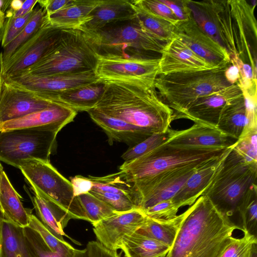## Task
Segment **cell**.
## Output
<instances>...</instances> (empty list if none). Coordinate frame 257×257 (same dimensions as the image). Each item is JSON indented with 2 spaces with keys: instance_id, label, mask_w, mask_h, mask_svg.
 Instances as JSON below:
<instances>
[{
  "instance_id": "816d5d0a",
  "label": "cell",
  "mask_w": 257,
  "mask_h": 257,
  "mask_svg": "<svg viewBox=\"0 0 257 257\" xmlns=\"http://www.w3.org/2000/svg\"><path fill=\"white\" fill-rule=\"evenodd\" d=\"M85 248L89 257H120L116 250L106 248L97 241H89Z\"/></svg>"
},
{
  "instance_id": "9f6ffc18",
  "label": "cell",
  "mask_w": 257,
  "mask_h": 257,
  "mask_svg": "<svg viewBox=\"0 0 257 257\" xmlns=\"http://www.w3.org/2000/svg\"><path fill=\"white\" fill-rule=\"evenodd\" d=\"M11 1L0 0V12L6 13L8 10Z\"/></svg>"
},
{
  "instance_id": "f35d334b",
  "label": "cell",
  "mask_w": 257,
  "mask_h": 257,
  "mask_svg": "<svg viewBox=\"0 0 257 257\" xmlns=\"http://www.w3.org/2000/svg\"><path fill=\"white\" fill-rule=\"evenodd\" d=\"M29 226L36 231L48 246L54 252L70 254H74L76 249L66 242L64 238L57 236L51 232L33 214L30 213Z\"/></svg>"
},
{
  "instance_id": "6da1fadb",
  "label": "cell",
  "mask_w": 257,
  "mask_h": 257,
  "mask_svg": "<svg viewBox=\"0 0 257 257\" xmlns=\"http://www.w3.org/2000/svg\"><path fill=\"white\" fill-rule=\"evenodd\" d=\"M105 82L104 91L94 108L151 135L170 128L173 111L159 97L154 85L132 80Z\"/></svg>"
},
{
  "instance_id": "7402d4cb",
  "label": "cell",
  "mask_w": 257,
  "mask_h": 257,
  "mask_svg": "<svg viewBox=\"0 0 257 257\" xmlns=\"http://www.w3.org/2000/svg\"><path fill=\"white\" fill-rule=\"evenodd\" d=\"M232 148L218 159L197 169L187 179L172 199L179 208L192 205L203 194Z\"/></svg>"
},
{
  "instance_id": "d6a6232c",
  "label": "cell",
  "mask_w": 257,
  "mask_h": 257,
  "mask_svg": "<svg viewBox=\"0 0 257 257\" xmlns=\"http://www.w3.org/2000/svg\"><path fill=\"white\" fill-rule=\"evenodd\" d=\"M139 25L159 39L167 43L176 36V26L150 13L132 1Z\"/></svg>"
},
{
  "instance_id": "003e7915",
  "label": "cell",
  "mask_w": 257,
  "mask_h": 257,
  "mask_svg": "<svg viewBox=\"0 0 257 257\" xmlns=\"http://www.w3.org/2000/svg\"><path fill=\"white\" fill-rule=\"evenodd\" d=\"M164 256H163V257H164Z\"/></svg>"
},
{
  "instance_id": "1f68e13d",
  "label": "cell",
  "mask_w": 257,
  "mask_h": 257,
  "mask_svg": "<svg viewBox=\"0 0 257 257\" xmlns=\"http://www.w3.org/2000/svg\"><path fill=\"white\" fill-rule=\"evenodd\" d=\"M246 124L245 106L242 95L225 106L220 115L217 128L238 140Z\"/></svg>"
},
{
  "instance_id": "f5cc1de1",
  "label": "cell",
  "mask_w": 257,
  "mask_h": 257,
  "mask_svg": "<svg viewBox=\"0 0 257 257\" xmlns=\"http://www.w3.org/2000/svg\"><path fill=\"white\" fill-rule=\"evenodd\" d=\"M70 182L74 195L76 197L80 194L89 192L93 187V183L88 177L80 175L72 177Z\"/></svg>"
},
{
  "instance_id": "bcb514c9",
  "label": "cell",
  "mask_w": 257,
  "mask_h": 257,
  "mask_svg": "<svg viewBox=\"0 0 257 257\" xmlns=\"http://www.w3.org/2000/svg\"><path fill=\"white\" fill-rule=\"evenodd\" d=\"M230 63L236 65L239 70V78L237 83L241 90H249L256 88V78L249 64L245 63L238 55L230 56Z\"/></svg>"
},
{
  "instance_id": "f546056e",
  "label": "cell",
  "mask_w": 257,
  "mask_h": 257,
  "mask_svg": "<svg viewBox=\"0 0 257 257\" xmlns=\"http://www.w3.org/2000/svg\"><path fill=\"white\" fill-rule=\"evenodd\" d=\"M120 249L125 257H163L170 247L137 231L123 238Z\"/></svg>"
},
{
  "instance_id": "484cf974",
  "label": "cell",
  "mask_w": 257,
  "mask_h": 257,
  "mask_svg": "<svg viewBox=\"0 0 257 257\" xmlns=\"http://www.w3.org/2000/svg\"><path fill=\"white\" fill-rule=\"evenodd\" d=\"M0 207L4 218L23 228L29 226L32 211L24 208L4 170L0 179Z\"/></svg>"
},
{
  "instance_id": "e7e4bbea",
  "label": "cell",
  "mask_w": 257,
  "mask_h": 257,
  "mask_svg": "<svg viewBox=\"0 0 257 257\" xmlns=\"http://www.w3.org/2000/svg\"><path fill=\"white\" fill-rule=\"evenodd\" d=\"M2 28H0V42H1V35H2Z\"/></svg>"
},
{
  "instance_id": "2e32d148",
  "label": "cell",
  "mask_w": 257,
  "mask_h": 257,
  "mask_svg": "<svg viewBox=\"0 0 257 257\" xmlns=\"http://www.w3.org/2000/svg\"><path fill=\"white\" fill-rule=\"evenodd\" d=\"M242 95L237 83L231 85L198 98L176 119H188L195 123L217 128L220 115L225 106Z\"/></svg>"
},
{
  "instance_id": "9c48e42d",
  "label": "cell",
  "mask_w": 257,
  "mask_h": 257,
  "mask_svg": "<svg viewBox=\"0 0 257 257\" xmlns=\"http://www.w3.org/2000/svg\"><path fill=\"white\" fill-rule=\"evenodd\" d=\"M89 34L98 54L125 58L127 51H130V57L150 58L146 54H161L168 43L142 28L136 19L127 24L103 29Z\"/></svg>"
},
{
  "instance_id": "ac0fdd59",
  "label": "cell",
  "mask_w": 257,
  "mask_h": 257,
  "mask_svg": "<svg viewBox=\"0 0 257 257\" xmlns=\"http://www.w3.org/2000/svg\"><path fill=\"white\" fill-rule=\"evenodd\" d=\"M218 69L196 54L176 36L161 53L159 75Z\"/></svg>"
},
{
  "instance_id": "e0dca14e",
  "label": "cell",
  "mask_w": 257,
  "mask_h": 257,
  "mask_svg": "<svg viewBox=\"0 0 257 257\" xmlns=\"http://www.w3.org/2000/svg\"><path fill=\"white\" fill-rule=\"evenodd\" d=\"M230 10L235 25L239 41L240 58L247 56L253 73L256 78V22L254 15L256 6L244 0L229 1Z\"/></svg>"
},
{
  "instance_id": "be15d7a7",
  "label": "cell",
  "mask_w": 257,
  "mask_h": 257,
  "mask_svg": "<svg viewBox=\"0 0 257 257\" xmlns=\"http://www.w3.org/2000/svg\"><path fill=\"white\" fill-rule=\"evenodd\" d=\"M4 170L3 169V167L2 165V164L0 163V179H1V174H2V171Z\"/></svg>"
},
{
  "instance_id": "7a4b0ae2",
  "label": "cell",
  "mask_w": 257,
  "mask_h": 257,
  "mask_svg": "<svg viewBox=\"0 0 257 257\" xmlns=\"http://www.w3.org/2000/svg\"><path fill=\"white\" fill-rule=\"evenodd\" d=\"M176 239L164 257H220L241 228L202 195L188 209Z\"/></svg>"
},
{
  "instance_id": "6125c7cd",
  "label": "cell",
  "mask_w": 257,
  "mask_h": 257,
  "mask_svg": "<svg viewBox=\"0 0 257 257\" xmlns=\"http://www.w3.org/2000/svg\"><path fill=\"white\" fill-rule=\"evenodd\" d=\"M3 216L2 212L0 213V219ZM0 257H1V234H0Z\"/></svg>"
},
{
  "instance_id": "8fae6325",
  "label": "cell",
  "mask_w": 257,
  "mask_h": 257,
  "mask_svg": "<svg viewBox=\"0 0 257 257\" xmlns=\"http://www.w3.org/2000/svg\"><path fill=\"white\" fill-rule=\"evenodd\" d=\"M53 93L22 85L3 76L0 89V124L49 108Z\"/></svg>"
},
{
  "instance_id": "4316f807",
  "label": "cell",
  "mask_w": 257,
  "mask_h": 257,
  "mask_svg": "<svg viewBox=\"0 0 257 257\" xmlns=\"http://www.w3.org/2000/svg\"><path fill=\"white\" fill-rule=\"evenodd\" d=\"M101 1L76 0L72 5L47 16L50 24L54 27L80 29L92 19L91 14Z\"/></svg>"
},
{
  "instance_id": "7dc6e473",
  "label": "cell",
  "mask_w": 257,
  "mask_h": 257,
  "mask_svg": "<svg viewBox=\"0 0 257 257\" xmlns=\"http://www.w3.org/2000/svg\"><path fill=\"white\" fill-rule=\"evenodd\" d=\"M138 5L150 13L176 26L179 22L171 10L161 0H137Z\"/></svg>"
},
{
  "instance_id": "681fc988",
  "label": "cell",
  "mask_w": 257,
  "mask_h": 257,
  "mask_svg": "<svg viewBox=\"0 0 257 257\" xmlns=\"http://www.w3.org/2000/svg\"><path fill=\"white\" fill-rule=\"evenodd\" d=\"M173 12L179 22L185 21L191 17L190 11L186 4V0H161Z\"/></svg>"
},
{
  "instance_id": "4fadbf2b",
  "label": "cell",
  "mask_w": 257,
  "mask_h": 257,
  "mask_svg": "<svg viewBox=\"0 0 257 257\" xmlns=\"http://www.w3.org/2000/svg\"><path fill=\"white\" fill-rule=\"evenodd\" d=\"M62 30L52 26L46 15L37 33L3 62V77L16 75L37 62L58 42Z\"/></svg>"
},
{
  "instance_id": "db71d44e",
  "label": "cell",
  "mask_w": 257,
  "mask_h": 257,
  "mask_svg": "<svg viewBox=\"0 0 257 257\" xmlns=\"http://www.w3.org/2000/svg\"><path fill=\"white\" fill-rule=\"evenodd\" d=\"M224 76L227 81L230 84L237 83L239 78L238 67L234 64H230L226 67L224 71Z\"/></svg>"
},
{
  "instance_id": "11a10c76",
  "label": "cell",
  "mask_w": 257,
  "mask_h": 257,
  "mask_svg": "<svg viewBox=\"0 0 257 257\" xmlns=\"http://www.w3.org/2000/svg\"><path fill=\"white\" fill-rule=\"evenodd\" d=\"M38 0H26L23 4L21 8L16 12L13 16L20 17L24 16L33 10Z\"/></svg>"
},
{
  "instance_id": "cb8c5ba5",
  "label": "cell",
  "mask_w": 257,
  "mask_h": 257,
  "mask_svg": "<svg viewBox=\"0 0 257 257\" xmlns=\"http://www.w3.org/2000/svg\"><path fill=\"white\" fill-rule=\"evenodd\" d=\"M237 140L216 127L194 123L188 128L176 130L174 137L169 143L201 147L230 148L235 145Z\"/></svg>"
},
{
  "instance_id": "f907efd6",
  "label": "cell",
  "mask_w": 257,
  "mask_h": 257,
  "mask_svg": "<svg viewBox=\"0 0 257 257\" xmlns=\"http://www.w3.org/2000/svg\"><path fill=\"white\" fill-rule=\"evenodd\" d=\"M76 0H38L37 4L49 16L59 11L72 5Z\"/></svg>"
},
{
  "instance_id": "ab89813d",
  "label": "cell",
  "mask_w": 257,
  "mask_h": 257,
  "mask_svg": "<svg viewBox=\"0 0 257 257\" xmlns=\"http://www.w3.org/2000/svg\"><path fill=\"white\" fill-rule=\"evenodd\" d=\"M241 237H233L220 257H250L253 245L257 244L256 236L243 231Z\"/></svg>"
},
{
  "instance_id": "30bf717a",
  "label": "cell",
  "mask_w": 257,
  "mask_h": 257,
  "mask_svg": "<svg viewBox=\"0 0 257 257\" xmlns=\"http://www.w3.org/2000/svg\"><path fill=\"white\" fill-rule=\"evenodd\" d=\"M211 162L167 170L135 181L132 184L137 207L144 211L160 202L172 199L197 169Z\"/></svg>"
},
{
  "instance_id": "83f0119b",
  "label": "cell",
  "mask_w": 257,
  "mask_h": 257,
  "mask_svg": "<svg viewBox=\"0 0 257 257\" xmlns=\"http://www.w3.org/2000/svg\"><path fill=\"white\" fill-rule=\"evenodd\" d=\"M32 200L37 218L54 234L66 235L64 229L72 218L61 207L35 190Z\"/></svg>"
},
{
  "instance_id": "9a60e30c",
  "label": "cell",
  "mask_w": 257,
  "mask_h": 257,
  "mask_svg": "<svg viewBox=\"0 0 257 257\" xmlns=\"http://www.w3.org/2000/svg\"><path fill=\"white\" fill-rule=\"evenodd\" d=\"M176 34L196 54L216 68H224L231 64L229 54L204 32L191 17L179 22Z\"/></svg>"
},
{
  "instance_id": "e575fe53",
  "label": "cell",
  "mask_w": 257,
  "mask_h": 257,
  "mask_svg": "<svg viewBox=\"0 0 257 257\" xmlns=\"http://www.w3.org/2000/svg\"><path fill=\"white\" fill-rule=\"evenodd\" d=\"M242 231L256 236L257 233V185L252 184L241 199L237 208Z\"/></svg>"
},
{
  "instance_id": "f6af8a7d",
  "label": "cell",
  "mask_w": 257,
  "mask_h": 257,
  "mask_svg": "<svg viewBox=\"0 0 257 257\" xmlns=\"http://www.w3.org/2000/svg\"><path fill=\"white\" fill-rule=\"evenodd\" d=\"M179 207L171 199L160 202L143 212L146 215L155 220H169L175 217Z\"/></svg>"
},
{
  "instance_id": "8992f818",
  "label": "cell",
  "mask_w": 257,
  "mask_h": 257,
  "mask_svg": "<svg viewBox=\"0 0 257 257\" xmlns=\"http://www.w3.org/2000/svg\"><path fill=\"white\" fill-rule=\"evenodd\" d=\"M256 179L257 164L247 163L233 147L202 195L207 196L220 212L230 219L237 212L249 187L256 183Z\"/></svg>"
},
{
  "instance_id": "ee69618b",
  "label": "cell",
  "mask_w": 257,
  "mask_h": 257,
  "mask_svg": "<svg viewBox=\"0 0 257 257\" xmlns=\"http://www.w3.org/2000/svg\"><path fill=\"white\" fill-rule=\"evenodd\" d=\"M111 207L116 212H124L138 208L129 197L115 193L104 192H89Z\"/></svg>"
},
{
  "instance_id": "8d00e7d4",
  "label": "cell",
  "mask_w": 257,
  "mask_h": 257,
  "mask_svg": "<svg viewBox=\"0 0 257 257\" xmlns=\"http://www.w3.org/2000/svg\"><path fill=\"white\" fill-rule=\"evenodd\" d=\"M87 218V221L94 224L116 213L104 202L90 192L77 196Z\"/></svg>"
},
{
  "instance_id": "836d02e7",
  "label": "cell",
  "mask_w": 257,
  "mask_h": 257,
  "mask_svg": "<svg viewBox=\"0 0 257 257\" xmlns=\"http://www.w3.org/2000/svg\"><path fill=\"white\" fill-rule=\"evenodd\" d=\"M88 178L93 183L91 191L126 195L132 199L136 206L137 196L133 184L127 182L120 171L103 177L89 176Z\"/></svg>"
},
{
  "instance_id": "277c9868",
  "label": "cell",
  "mask_w": 257,
  "mask_h": 257,
  "mask_svg": "<svg viewBox=\"0 0 257 257\" xmlns=\"http://www.w3.org/2000/svg\"><path fill=\"white\" fill-rule=\"evenodd\" d=\"M234 147H208L167 142L136 159L124 162L119 169L125 180L132 184L165 170L211 162Z\"/></svg>"
},
{
  "instance_id": "ba28073f",
  "label": "cell",
  "mask_w": 257,
  "mask_h": 257,
  "mask_svg": "<svg viewBox=\"0 0 257 257\" xmlns=\"http://www.w3.org/2000/svg\"><path fill=\"white\" fill-rule=\"evenodd\" d=\"M19 169L33 190L61 207L72 219L87 221L77 197L74 195L71 182L50 162L30 160L22 164Z\"/></svg>"
},
{
  "instance_id": "d4e9b609",
  "label": "cell",
  "mask_w": 257,
  "mask_h": 257,
  "mask_svg": "<svg viewBox=\"0 0 257 257\" xmlns=\"http://www.w3.org/2000/svg\"><path fill=\"white\" fill-rule=\"evenodd\" d=\"M105 82L101 80L89 84L77 87L60 93H54L56 103L63 105L76 111L93 108L102 97Z\"/></svg>"
},
{
  "instance_id": "3957f363",
  "label": "cell",
  "mask_w": 257,
  "mask_h": 257,
  "mask_svg": "<svg viewBox=\"0 0 257 257\" xmlns=\"http://www.w3.org/2000/svg\"><path fill=\"white\" fill-rule=\"evenodd\" d=\"M97 57V48L89 34L80 29H63L58 42L37 62L17 75L46 76L94 71Z\"/></svg>"
},
{
  "instance_id": "91938a15",
  "label": "cell",
  "mask_w": 257,
  "mask_h": 257,
  "mask_svg": "<svg viewBox=\"0 0 257 257\" xmlns=\"http://www.w3.org/2000/svg\"><path fill=\"white\" fill-rule=\"evenodd\" d=\"M5 21V13L0 12V28H2Z\"/></svg>"
},
{
  "instance_id": "52a82bcc",
  "label": "cell",
  "mask_w": 257,
  "mask_h": 257,
  "mask_svg": "<svg viewBox=\"0 0 257 257\" xmlns=\"http://www.w3.org/2000/svg\"><path fill=\"white\" fill-rule=\"evenodd\" d=\"M58 132L46 127L16 129L0 132V161L17 168L25 162H50L57 149Z\"/></svg>"
},
{
  "instance_id": "b9f144b4",
  "label": "cell",
  "mask_w": 257,
  "mask_h": 257,
  "mask_svg": "<svg viewBox=\"0 0 257 257\" xmlns=\"http://www.w3.org/2000/svg\"><path fill=\"white\" fill-rule=\"evenodd\" d=\"M34 12V9L26 15L20 17L11 16L5 19L2 30L1 44L5 48L15 39L23 30Z\"/></svg>"
},
{
  "instance_id": "4dcf8cb0",
  "label": "cell",
  "mask_w": 257,
  "mask_h": 257,
  "mask_svg": "<svg viewBox=\"0 0 257 257\" xmlns=\"http://www.w3.org/2000/svg\"><path fill=\"white\" fill-rule=\"evenodd\" d=\"M188 212L187 209L169 220H155L147 216L144 223L138 231L171 248Z\"/></svg>"
},
{
  "instance_id": "c3c4849f",
  "label": "cell",
  "mask_w": 257,
  "mask_h": 257,
  "mask_svg": "<svg viewBox=\"0 0 257 257\" xmlns=\"http://www.w3.org/2000/svg\"><path fill=\"white\" fill-rule=\"evenodd\" d=\"M241 90L244 100L246 117V124L243 132L257 130L256 88Z\"/></svg>"
},
{
  "instance_id": "74e56055",
  "label": "cell",
  "mask_w": 257,
  "mask_h": 257,
  "mask_svg": "<svg viewBox=\"0 0 257 257\" xmlns=\"http://www.w3.org/2000/svg\"><path fill=\"white\" fill-rule=\"evenodd\" d=\"M176 130L169 128L163 133L154 134L141 143L130 147L121 156L124 162H129L153 150L174 137Z\"/></svg>"
},
{
  "instance_id": "03108f58",
  "label": "cell",
  "mask_w": 257,
  "mask_h": 257,
  "mask_svg": "<svg viewBox=\"0 0 257 257\" xmlns=\"http://www.w3.org/2000/svg\"><path fill=\"white\" fill-rule=\"evenodd\" d=\"M2 212V211H1V207H0V213Z\"/></svg>"
},
{
  "instance_id": "60d3db41",
  "label": "cell",
  "mask_w": 257,
  "mask_h": 257,
  "mask_svg": "<svg viewBox=\"0 0 257 257\" xmlns=\"http://www.w3.org/2000/svg\"><path fill=\"white\" fill-rule=\"evenodd\" d=\"M23 230L28 244L35 257H74L75 253L65 254L53 251L40 235L29 226L24 227Z\"/></svg>"
},
{
  "instance_id": "d590c367",
  "label": "cell",
  "mask_w": 257,
  "mask_h": 257,
  "mask_svg": "<svg viewBox=\"0 0 257 257\" xmlns=\"http://www.w3.org/2000/svg\"><path fill=\"white\" fill-rule=\"evenodd\" d=\"M46 18V12L38 4L34 8V12L26 25L11 43L3 48L2 53L3 62H5L21 45L30 39L41 28Z\"/></svg>"
},
{
  "instance_id": "7c38bea8",
  "label": "cell",
  "mask_w": 257,
  "mask_h": 257,
  "mask_svg": "<svg viewBox=\"0 0 257 257\" xmlns=\"http://www.w3.org/2000/svg\"><path fill=\"white\" fill-rule=\"evenodd\" d=\"M160 58L122 57L98 54L94 73L101 80H132L154 85Z\"/></svg>"
},
{
  "instance_id": "7bdbcfd3",
  "label": "cell",
  "mask_w": 257,
  "mask_h": 257,
  "mask_svg": "<svg viewBox=\"0 0 257 257\" xmlns=\"http://www.w3.org/2000/svg\"><path fill=\"white\" fill-rule=\"evenodd\" d=\"M257 131L243 132L234 147L249 164H257Z\"/></svg>"
},
{
  "instance_id": "d6986e66",
  "label": "cell",
  "mask_w": 257,
  "mask_h": 257,
  "mask_svg": "<svg viewBox=\"0 0 257 257\" xmlns=\"http://www.w3.org/2000/svg\"><path fill=\"white\" fill-rule=\"evenodd\" d=\"M5 78L27 87L57 93L100 80L94 71L46 76L18 74Z\"/></svg>"
},
{
  "instance_id": "f1b7e54d",
  "label": "cell",
  "mask_w": 257,
  "mask_h": 257,
  "mask_svg": "<svg viewBox=\"0 0 257 257\" xmlns=\"http://www.w3.org/2000/svg\"><path fill=\"white\" fill-rule=\"evenodd\" d=\"M0 234L1 257H35L28 244L23 227L2 216Z\"/></svg>"
},
{
  "instance_id": "94428289",
  "label": "cell",
  "mask_w": 257,
  "mask_h": 257,
  "mask_svg": "<svg viewBox=\"0 0 257 257\" xmlns=\"http://www.w3.org/2000/svg\"><path fill=\"white\" fill-rule=\"evenodd\" d=\"M250 257H257V244L253 245Z\"/></svg>"
},
{
  "instance_id": "44dd1931",
  "label": "cell",
  "mask_w": 257,
  "mask_h": 257,
  "mask_svg": "<svg viewBox=\"0 0 257 257\" xmlns=\"http://www.w3.org/2000/svg\"><path fill=\"white\" fill-rule=\"evenodd\" d=\"M92 19L80 29L88 34L96 33L107 25L130 22L136 18L132 1L101 0L91 14Z\"/></svg>"
},
{
  "instance_id": "680465c9",
  "label": "cell",
  "mask_w": 257,
  "mask_h": 257,
  "mask_svg": "<svg viewBox=\"0 0 257 257\" xmlns=\"http://www.w3.org/2000/svg\"><path fill=\"white\" fill-rule=\"evenodd\" d=\"M3 60H2V53H0V89H1V83L3 79Z\"/></svg>"
},
{
  "instance_id": "5bb4252c",
  "label": "cell",
  "mask_w": 257,
  "mask_h": 257,
  "mask_svg": "<svg viewBox=\"0 0 257 257\" xmlns=\"http://www.w3.org/2000/svg\"><path fill=\"white\" fill-rule=\"evenodd\" d=\"M147 216L139 208L114 214L92 224L98 242L111 250L120 249L123 238L137 231Z\"/></svg>"
},
{
  "instance_id": "5b68a950",
  "label": "cell",
  "mask_w": 257,
  "mask_h": 257,
  "mask_svg": "<svg viewBox=\"0 0 257 257\" xmlns=\"http://www.w3.org/2000/svg\"><path fill=\"white\" fill-rule=\"evenodd\" d=\"M226 67L158 75L154 85L173 110V120L198 98L231 85L224 76Z\"/></svg>"
},
{
  "instance_id": "ffe728a7",
  "label": "cell",
  "mask_w": 257,
  "mask_h": 257,
  "mask_svg": "<svg viewBox=\"0 0 257 257\" xmlns=\"http://www.w3.org/2000/svg\"><path fill=\"white\" fill-rule=\"evenodd\" d=\"M77 111L60 104L0 124V132L16 129L46 127L57 132L72 122Z\"/></svg>"
},
{
  "instance_id": "603a6c76",
  "label": "cell",
  "mask_w": 257,
  "mask_h": 257,
  "mask_svg": "<svg viewBox=\"0 0 257 257\" xmlns=\"http://www.w3.org/2000/svg\"><path fill=\"white\" fill-rule=\"evenodd\" d=\"M87 112L93 121L107 135L109 145L118 142L133 147L152 135L140 127L110 116L94 108Z\"/></svg>"
},
{
  "instance_id": "6f0895ef",
  "label": "cell",
  "mask_w": 257,
  "mask_h": 257,
  "mask_svg": "<svg viewBox=\"0 0 257 257\" xmlns=\"http://www.w3.org/2000/svg\"><path fill=\"white\" fill-rule=\"evenodd\" d=\"M74 257H89L86 248L84 249H76Z\"/></svg>"
}]
</instances>
